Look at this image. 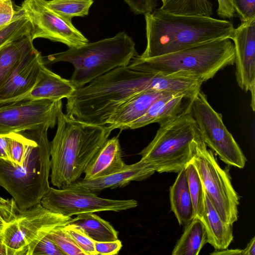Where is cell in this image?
<instances>
[{
  "label": "cell",
  "mask_w": 255,
  "mask_h": 255,
  "mask_svg": "<svg viewBox=\"0 0 255 255\" xmlns=\"http://www.w3.org/2000/svg\"><path fill=\"white\" fill-rule=\"evenodd\" d=\"M50 142L52 184L65 188L78 180L113 129L82 122L61 111Z\"/></svg>",
  "instance_id": "6da1fadb"
},
{
  "label": "cell",
  "mask_w": 255,
  "mask_h": 255,
  "mask_svg": "<svg viewBox=\"0 0 255 255\" xmlns=\"http://www.w3.org/2000/svg\"><path fill=\"white\" fill-rule=\"evenodd\" d=\"M146 46L138 56L150 58L213 40L230 38L232 23L205 16L177 15L158 8L145 14Z\"/></svg>",
  "instance_id": "7a4b0ae2"
},
{
  "label": "cell",
  "mask_w": 255,
  "mask_h": 255,
  "mask_svg": "<svg viewBox=\"0 0 255 255\" xmlns=\"http://www.w3.org/2000/svg\"><path fill=\"white\" fill-rule=\"evenodd\" d=\"M49 128L43 126L19 132L28 138L21 166L0 158V186L12 197L19 211L40 203L50 188Z\"/></svg>",
  "instance_id": "3957f363"
},
{
  "label": "cell",
  "mask_w": 255,
  "mask_h": 255,
  "mask_svg": "<svg viewBox=\"0 0 255 255\" xmlns=\"http://www.w3.org/2000/svg\"><path fill=\"white\" fill-rule=\"evenodd\" d=\"M235 59L233 42L225 38L153 58H141L137 55L128 67L144 73L191 78L204 83L221 70L234 64Z\"/></svg>",
  "instance_id": "277c9868"
},
{
  "label": "cell",
  "mask_w": 255,
  "mask_h": 255,
  "mask_svg": "<svg viewBox=\"0 0 255 255\" xmlns=\"http://www.w3.org/2000/svg\"><path fill=\"white\" fill-rule=\"evenodd\" d=\"M135 43L125 32L114 37L49 55L44 64L66 62L74 72L70 81L75 88L83 87L97 78L121 66H128L137 55Z\"/></svg>",
  "instance_id": "5b68a950"
},
{
  "label": "cell",
  "mask_w": 255,
  "mask_h": 255,
  "mask_svg": "<svg viewBox=\"0 0 255 255\" xmlns=\"http://www.w3.org/2000/svg\"><path fill=\"white\" fill-rule=\"evenodd\" d=\"M159 125L153 139L138 154L155 172H179L191 161L192 142L200 137L190 101L180 113Z\"/></svg>",
  "instance_id": "8992f818"
},
{
  "label": "cell",
  "mask_w": 255,
  "mask_h": 255,
  "mask_svg": "<svg viewBox=\"0 0 255 255\" xmlns=\"http://www.w3.org/2000/svg\"><path fill=\"white\" fill-rule=\"evenodd\" d=\"M72 217L53 212L38 203L19 211L3 229L6 255H32L37 243L53 230L69 224Z\"/></svg>",
  "instance_id": "52a82bcc"
},
{
  "label": "cell",
  "mask_w": 255,
  "mask_h": 255,
  "mask_svg": "<svg viewBox=\"0 0 255 255\" xmlns=\"http://www.w3.org/2000/svg\"><path fill=\"white\" fill-rule=\"evenodd\" d=\"M191 161L220 216L225 223L233 225L238 218L240 197L233 188L228 171L220 167L213 151L207 148L201 137L192 142Z\"/></svg>",
  "instance_id": "ba28073f"
},
{
  "label": "cell",
  "mask_w": 255,
  "mask_h": 255,
  "mask_svg": "<svg viewBox=\"0 0 255 255\" xmlns=\"http://www.w3.org/2000/svg\"><path fill=\"white\" fill-rule=\"evenodd\" d=\"M191 110L200 136L205 144L229 165L242 169L247 159L224 124L222 116L208 102L200 90L190 101Z\"/></svg>",
  "instance_id": "9c48e42d"
},
{
  "label": "cell",
  "mask_w": 255,
  "mask_h": 255,
  "mask_svg": "<svg viewBox=\"0 0 255 255\" xmlns=\"http://www.w3.org/2000/svg\"><path fill=\"white\" fill-rule=\"evenodd\" d=\"M50 211L72 217L86 213L119 212L134 208L133 199L115 200L99 197L94 192L75 182L63 189L50 187L40 201Z\"/></svg>",
  "instance_id": "30bf717a"
},
{
  "label": "cell",
  "mask_w": 255,
  "mask_h": 255,
  "mask_svg": "<svg viewBox=\"0 0 255 255\" xmlns=\"http://www.w3.org/2000/svg\"><path fill=\"white\" fill-rule=\"evenodd\" d=\"M62 109L61 100H30L0 105V134L43 126L53 128Z\"/></svg>",
  "instance_id": "8fae6325"
},
{
  "label": "cell",
  "mask_w": 255,
  "mask_h": 255,
  "mask_svg": "<svg viewBox=\"0 0 255 255\" xmlns=\"http://www.w3.org/2000/svg\"><path fill=\"white\" fill-rule=\"evenodd\" d=\"M45 0H24L20 7L29 20L33 40L43 38L66 45L69 48L81 46L88 39L72 24L49 9Z\"/></svg>",
  "instance_id": "7c38bea8"
},
{
  "label": "cell",
  "mask_w": 255,
  "mask_h": 255,
  "mask_svg": "<svg viewBox=\"0 0 255 255\" xmlns=\"http://www.w3.org/2000/svg\"><path fill=\"white\" fill-rule=\"evenodd\" d=\"M235 48L236 78L245 92L255 93V18L242 22L231 38Z\"/></svg>",
  "instance_id": "4fadbf2b"
},
{
  "label": "cell",
  "mask_w": 255,
  "mask_h": 255,
  "mask_svg": "<svg viewBox=\"0 0 255 255\" xmlns=\"http://www.w3.org/2000/svg\"><path fill=\"white\" fill-rule=\"evenodd\" d=\"M43 64V57L34 47L24 54L0 88V105L30 91L37 81Z\"/></svg>",
  "instance_id": "5bb4252c"
},
{
  "label": "cell",
  "mask_w": 255,
  "mask_h": 255,
  "mask_svg": "<svg viewBox=\"0 0 255 255\" xmlns=\"http://www.w3.org/2000/svg\"><path fill=\"white\" fill-rule=\"evenodd\" d=\"M175 93L148 90L130 98L119 107L106 122V126L114 129H127L128 126L140 118L159 98Z\"/></svg>",
  "instance_id": "9a60e30c"
},
{
  "label": "cell",
  "mask_w": 255,
  "mask_h": 255,
  "mask_svg": "<svg viewBox=\"0 0 255 255\" xmlns=\"http://www.w3.org/2000/svg\"><path fill=\"white\" fill-rule=\"evenodd\" d=\"M75 89L70 80L62 78L53 72L44 64L41 67L37 81L31 90L8 103L30 100H60L68 98Z\"/></svg>",
  "instance_id": "2e32d148"
},
{
  "label": "cell",
  "mask_w": 255,
  "mask_h": 255,
  "mask_svg": "<svg viewBox=\"0 0 255 255\" xmlns=\"http://www.w3.org/2000/svg\"><path fill=\"white\" fill-rule=\"evenodd\" d=\"M155 172L152 166L141 159L138 162L127 165L123 169L108 176L93 180L83 179L75 183L95 192L108 188L123 187L131 181L146 179Z\"/></svg>",
  "instance_id": "e0dca14e"
},
{
  "label": "cell",
  "mask_w": 255,
  "mask_h": 255,
  "mask_svg": "<svg viewBox=\"0 0 255 255\" xmlns=\"http://www.w3.org/2000/svg\"><path fill=\"white\" fill-rule=\"evenodd\" d=\"M126 164L122 158L118 136L108 139L86 167L85 180L106 176L123 169Z\"/></svg>",
  "instance_id": "ac0fdd59"
},
{
  "label": "cell",
  "mask_w": 255,
  "mask_h": 255,
  "mask_svg": "<svg viewBox=\"0 0 255 255\" xmlns=\"http://www.w3.org/2000/svg\"><path fill=\"white\" fill-rule=\"evenodd\" d=\"M191 99L182 93L172 94L156 100L145 114L130 124L128 129H134L153 123L159 125L180 113L189 104Z\"/></svg>",
  "instance_id": "d6986e66"
},
{
  "label": "cell",
  "mask_w": 255,
  "mask_h": 255,
  "mask_svg": "<svg viewBox=\"0 0 255 255\" xmlns=\"http://www.w3.org/2000/svg\"><path fill=\"white\" fill-rule=\"evenodd\" d=\"M200 220L207 232L208 243L216 250L227 249L234 238L232 225L222 219L205 192L204 211Z\"/></svg>",
  "instance_id": "ffe728a7"
},
{
  "label": "cell",
  "mask_w": 255,
  "mask_h": 255,
  "mask_svg": "<svg viewBox=\"0 0 255 255\" xmlns=\"http://www.w3.org/2000/svg\"><path fill=\"white\" fill-rule=\"evenodd\" d=\"M169 198L171 210L179 224L185 227L194 218L186 166L178 172L174 183L170 187Z\"/></svg>",
  "instance_id": "44dd1931"
},
{
  "label": "cell",
  "mask_w": 255,
  "mask_h": 255,
  "mask_svg": "<svg viewBox=\"0 0 255 255\" xmlns=\"http://www.w3.org/2000/svg\"><path fill=\"white\" fill-rule=\"evenodd\" d=\"M33 41L29 33L0 47V88L23 55L34 47Z\"/></svg>",
  "instance_id": "7402d4cb"
},
{
  "label": "cell",
  "mask_w": 255,
  "mask_h": 255,
  "mask_svg": "<svg viewBox=\"0 0 255 255\" xmlns=\"http://www.w3.org/2000/svg\"><path fill=\"white\" fill-rule=\"evenodd\" d=\"M175 245L172 255H198L208 243L207 234L202 221L195 218L187 226Z\"/></svg>",
  "instance_id": "603a6c76"
},
{
  "label": "cell",
  "mask_w": 255,
  "mask_h": 255,
  "mask_svg": "<svg viewBox=\"0 0 255 255\" xmlns=\"http://www.w3.org/2000/svg\"><path fill=\"white\" fill-rule=\"evenodd\" d=\"M69 224L81 228L94 241L110 242L118 239V232L110 223L94 213L77 215Z\"/></svg>",
  "instance_id": "cb8c5ba5"
},
{
  "label": "cell",
  "mask_w": 255,
  "mask_h": 255,
  "mask_svg": "<svg viewBox=\"0 0 255 255\" xmlns=\"http://www.w3.org/2000/svg\"><path fill=\"white\" fill-rule=\"evenodd\" d=\"M159 10L171 14L211 16L212 4L209 0H161Z\"/></svg>",
  "instance_id": "d4e9b609"
},
{
  "label": "cell",
  "mask_w": 255,
  "mask_h": 255,
  "mask_svg": "<svg viewBox=\"0 0 255 255\" xmlns=\"http://www.w3.org/2000/svg\"><path fill=\"white\" fill-rule=\"evenodd\" d=\"M94 0H50L46 6L61 18L71 21L73 17H83L89 13Z\"/></svg>",
  "instance_id": "484cf974"
},
{
  "label": "cell",
  "mask_w": 255,
  "mask_h": 255,
  "mask_svg": "<svg viewBox=\"0 0 255 255\" xmlns=\"http://www.w3.org/2000/svg\"><path fill=\"white\" fill-rule=\"evenodd\" d=\"M30 22L20 6L16 8L11 21L0 29V47L24 35L31 33Z\"/></svg>",
  "instance_id": "4316f807"
},
{
  "label": "cell",
  "mask_w": 255,
  "mask_h": 255,
  "mask_svg": "<svg viewBox=\"0 0 255 255\" xmlns=\"http://www.w3.org/2000/svg\"><path fill=\"white\" fill-rule=\"evenodd\" d=\"M186 169L189 190L194 208V218L201 219L204 207V187L197 169L191 161L187 164Z\"/></svg>",
  "instance_id": "83f0119b"
},
{
  "label": "cell",
  "mask_w": 255,
  "mask_h": 255,
  "mask_svg": "<svg viewBox=\"0 0 255 255\" xmlns=\"http://www.w3.org/2000/svg\"><path fill=\"white\" fill-rule=\"evenodd\" d=\"M64 227L53 230L47 236L64 255H86L65 230Z\"/></svg>",
  "instance_id": "f1b7e54d"
},
{
  "label": "cell",
  "mask_w": 255,
  "mask_h": 255,
  "mask_svg": "<svg viewBox=\"0 0 255 255\" xmlns=\"http://www.w3.org/2000/svg\"><path fill=\"white\" fill-rule=\"evenodd\" d=\"M28 138L20 132L8 133L7 155L8 160L21 166Z\"/></svg>",
  "instance_id": "f546056e"
},
{
  "label": "cell",
  "mask_w": 255,
  "mask_h": 255,
  "mask_svg": "<svg viewBox=\"0 0 255 255\" xmlns=\"http://www.w3.org/2000/svg\"><path fill=\"white\" fill-rule=\"evenodd\" d=\"M64 229L86 255H97L94 241L81 228L75 225L69 224L64 227Z\"/></svg>",
  "instance_id": "4dcf8cb0"
},
{
  "label": "cell",
  "mask_w": 255,
  "mask_h": 255,
  "mask_svg": "<svg viewBox=\"0 0 255 255\" xmlns=\"http://www.w3.org/2000/svg\"><path fill=\"white\" fill-rule=\"evenodd\" d=\"M232 2L242 22L255 18V0H232Z\"/></svg>",
  "instance_id": "1f68e13d"
},
{
  "label": "cell",
  "mask_w": 255,
  "mask_h": 255,
  "mask_svg": "<svg viewBox=\"0 0 255 255\" xmlns=\"http://www.w3.org/2000/svg\"><path fill=\"white\" fill-rule=\"evenodd\" d=\"M19 210L13 199H5L0 195V225H5L14 219Z\"/></svg>",
  "instance_id": "d6a6232c"
},
{
  "label": "cell",
  "mask_w": 255,
  "mask_h": 255,
  "mask_svg": "<svg viewBox=\"0 0 255 255\" xmlns=\"http://www.w3.org/2000/svg\"><path fill=\"white\" fill-rule=\"evenodd\" d=\"M65 255L47 236L42 238L34 247L32 255Z\"/></svg>",
  "instance_id": "836d02e7"
},
{
  "label": "cell",
  "mask_w": 255,
  "mask_h": 255,
  "mask_svg": "<svg viewBox=\"0 0 255 255\" xmlns=\"http://www.w3.org/2000/svg\"><path fill=\"white\" fill-rule=\"evenodd\" d=\"M95 250L98 255H117L122 247V244L119 239L110 242L94 241Z\"/></svg>",
  "instance_id": "e575fe53"
},
{
  "label": "cell",
  "mask_w": 255,
  "mask_h": 255,
  "mask_svg": "<svg viewBox=\"0 0 255 255\" xmlns=\"http://www.w3.org/2000/svg\"><path fill=\"white\" fill-rule=\"evenodd\" d=\"M15 12L11 0H0V29L11 21Z\"/></svg>",
  "instance_id": "d590c367"
},
{
  "label": "cell",
  "mask_w": 255,
  "mask_h": 255,
  "mask_svg": "<svg viewBox=\"0 0 255 255\" xmlns=\"http://www.w3.org/2000/svg\"><path fill=\"white\" fill-rule=\"evenodd\" d=\"M136 14L151 12L154 6L153 0H123Z\"/></svg>",
  "instance_id": "8d00e7d4"
},
{
  "label": "cell",
  "mask_w": 255,
  "mask_h": 255,
  "mask_svg": "<svg viewBox=\"0 0 255 255\" xmlns=\"http://www.w3.org/2000/svg\"><path fill=\"white\" fill-rule=\"evenodd\" d=\"M8 133L0 134V158L8 160L7 143Z\"/></svg>",
  "instance_id": "74e56055"
},
{
  "label": "cell",
  "mask_w": 255,
  "mask_h": 255,
  "mask_svg": "<svg viewBox=\"0 0 255 255\" xmlns=\"http://www.w3.org/2000/svg\"><path fill=\"white\" fill-rule=\"evenodd\" d=\"M243 250L234 249V250H217L211 253V255H242Z\"/></svg>",
  "instance_id": "f35d334b"
},
{
  "label": "cell",
  "mask_w": 255,
  "mask_h": 255,
  "mask_svg": "<svg viewBox=\"0 0 255 255\" xmlns=\"http://www.w3.org/2000/svg\"><path fill=\"white\" fill-rule=\"evenodd\" d=\"M243 255H255V238L254 237L247 245V247L243 250Z\"/></svg>",
  "instance_id": "ab89813d"
},
{
  "label": "cell",
  "mask_w": 255,
  "mask_h": 255,
  "mask_svg": "<svg viewBox=\"0 0 255 255\" xmlns=\"http://www.w3.org/2000/svg\"><path fill=\"white\" fill-rule=\"evenodd\" d=\"M4 225H0V255H6V252L2 241V232Z\"/></svg>",
  "instance_id": "60d3db41"
}]
</instances>
